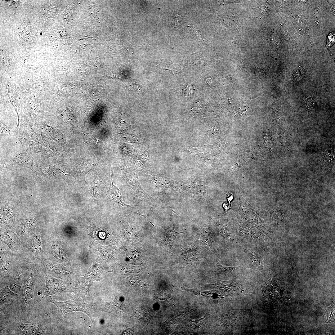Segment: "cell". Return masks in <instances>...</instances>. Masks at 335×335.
Here are the masks:
<instances>
[{
    "label": "cell",
    "mask_w": 335,
    "mask_h": 335,
    "mask_svg": "<svg viewBox=\"0 0 335 335\" xmlns=\"http://www.w3.org/2000/svg\"><path fill=\"white\" fill-rule=\"evenodd\" d=\"M37 279V271L34 269L24 281L20 295L22 306L24 308H29L32 304Z\"/></svg>",
    "instance_id": "1"
},
{
    "label": "cell",
    "mask_w": 335,
    "mask_h": 335,
    "mask_svg": "<svg viewBox=\"0 0 335 335\" xmlns=\"http://www.w3.org/2000/svg\"><path fill=\"white\" fill-rule=\"evenodd\" d=\"M235 279L228 281L213 279L217 281V282L209 284V286L212 288L218 289L222 292H226L230 296L242 294L241 286L235 280Z\"/></svg>",
    "instance_id": "2"
},
{
    "label": "cell",
    "mask_w": 335,
    "mask_h": 335,
    "mask_svg": "<svg viewBox=\"0 0 335 335\" xmlns=\"http://www.w3.org/2000/svg\"><path fill=\"white\" fill-rule=\"evenodd\" d=\"M46 284L44 292L42 297L37 302L47 296L59 293L65 292L68 286L61 281L57 280L46 275L45 276Z\"/></svg>",
    "instance_id": "3"
},
{
    "label": "cell",
    "mask_w": 335,
    "mask_h": 335,
    "mask_svg": "<svg viewBox=\"0 0 335 335\" xmlns=\"http://www.w3.org/2000/svg\"><path fill=\"white\" fill-rule=\"evenodd\" d=\"M47 301L56 305L58 308V314L59 315H63L68 312L76 311H85L80 307L79 304L72 300H68L65 302H58L51 299H49L47 300Z\"/></svg>",
    "instance_id": "4"
},
{
    "label": "cell",
    "mask_w": 335,
    "mask_h": 335,
    "mask_svg": "<svg viewBox=\"0 0 335 335\" xmlns=\"http://www.w3.org/2000/svg\"><path fill=\"white\" fill-rule=\"evenodd\" d=\"M245 261L250 268L261 273H263L264 263L261 257L252 249H248L246 252Z\"/></svg>",
    "instance_id": "5"
},
{
    "label": "cell",
    "mask_w": 335,
    "mask_h": 335,
    "mask_svg": "<svg viewBox=\"0 0 335 335\" xmlns=\"http://www.w3.org/2000/svg\"><path fill=\"white\" fill-rule=\"evenodd\" d=\"M19 295L11 290L8 286L0 290V311L5 313L8 307L17 300Z\"/></svg>",
    "instance_id": "6"
},
{
    "label": "cell",
    "mask_w": 335,
    "mask_h": 335,
    "mask_svg": "<svg viewBox=\"0 0 335 335\" xmlns=\"http://www.w3.org/2000/svg\"><path fill=\"white\" fill-rule=\"evenodd\" d=\"M19 328L25 335H43L46 334L43 328L37 324L23 323L20 324Z\"/></svg>",
    "instance_id": "7"
},
{
    "label": "cell",
    "mask_w": 335,
    "mask_h": 335,
    "mask_svg": "<svg viewBox=\"0 0 335 335\" xmlns=\"http://www.w3.org/2000/svg\"><path fill=\"white\" fill-rule=\"evenodd\" d=\"M181 288L185 291L190 292L193 294L199 296H202L206 297H209L213 299H220L224 298V297L219 293L218 291L213 290L208 291H201L195 289H189L181 287Z\"/></svg>",
    "instance_id": "8"
},
{
    "label": "cell",
    "mask_w": 335,
    "mask_h": 335,
    "mask_svg": "<svg viewBox=\"0 0 335 335\" xmlns=\"http://www.w3.org/2000/svg\"><path fill=\"white\" fill-rule=\"evenodd\" d=\"M111 199L116 201L123 207H127L128 206L125 204L122 200V195L118 189L113 184L112 176L110 187L106 194Z\"/></svg>",
    "instance_id": "9"
},
{
    "label": "cell",
    "mask_w": 335,
    "mask_h": 335,
    "mask_svg": "<svg viewBox=\"0 0 335 335\" xmlns=\"http://www.w3.org/2000/svg\"><path fill=\"white\" fill-rule=\"evenodd\" d=\"M23 278L22 271L19 270L14 279L9 285L8 287L11 290L15 293H18L21 288L24 281Z\"/></svg>",
    "instance_id": "10"
},
{
    "label": "cell",
    "mask_w": 335,
    "mask_h": 335,
    "mask_svg": "<svg viewBox=\"0 0 335 335\" xmlns=\"http://www.w3.org/2000/svg\"><path fill=\"white\" fill-rule=\"evenodd\" d=\"M216 265L218 274L224 275L233 274L238 271L240 269V266H227L221 265L218 260L216 261Z\"/></svg>",
    "instance_id": "11"
},
{
    "label": "cell",
    "mask_w": 335,
    "mask_h": 335,
    "mask_svg": "<svg viewBox=\"0 0 335 335\" xmlns=\"http://www.w3.org/2000/svg\"><path fill=\"white\" fill-rule=\"evenodd\" d=\"M208 315L209 311H208L203 317L191 320L190 322L193 323L191 324L192 330L194 331H198L203 328L207 322Z\"/></svg>",
    "instance_id": "12"
},
{
    "label": "cell",
    "mask_w": 335,
    "mask_h": 335,
    "mask_svg": "<svg viewBox=\"0 0 335 335\" xmlns=\"http://www.w3.org/2000/svg\"><path fill=\"white\" fill-rule=\"evenodd\" d=\"M193 308L191 306L181 309L178 311L176 315L170 321H171L172 323L176 324L181 321L185 316L191 313L193 310Z\"/></svg>",
    "instance_id": "13"
},
{
    "label": "cell",
    "mask_w": 335,
    "mask_h": 335,
    "mask_svg": "<svg viewBox=\"0 0 335 335\" xmlns=\"http://www.w3.org/2000/svg\"><path fill=\"white\" fill-rule=\"evenodd\" d=\"M164 230L165 231L166 237L163 241L168 245L170 244L172 242L176 239L178 234L183 233V232H176L175 230L174 226L172 227L166 228Z\"/></svg>",
    "instance_id": "14"
},
{
    "label": "cell",
    "mask_w": 335,
    "mask_h": 335,
    "mask_svg": "<svg viewBox=\"0 0 335 335\" xmlns=\"http://www.w3.org/2000/svg\"><path fill=\"white\" fill-rule=\"evenodd\" d=\"M231 17H227L221 18L219 20L224 25L231 30H233L236 28V23L234 20Z\"/></svg>",
    "instance_id": "15"
},
{
    "label": "cell",
    "mask_w": 335,
    "mask_h": 335,
    "mask_svg": "<svg viewBox=\"0 0 335 335\" xmlns=\"http://www.w3.org/2000/svg\"><path fill=\"white\" fill-rule=\"evenodd\" d=\"M187 29L189 32L198 39L203 44L205 43L203 35L199 30L190 26H188Z\"/></svg>",
    "instance_id": "16"
},
{
    "label": "cell",
    "mask_w": 335,
    "mask_h": 335,
    "mask_svg": "<svg viewBox=\"0 0 335 335\" xmlns=\"http://www.w3.org/2000/svg\"><path fill=\"white\" fill-rule=\"evenodd\" d=\"M186 65L183 64L176 65L171 67L168 70L171 71L175 75L178 74L181 71L182 69Z\"/></svg>",
    "instance_id": "17"
},
{
    "label": "cell",
    "mask_w": 335,
    "mask_h": 335,
    "mask_svg": "<svg viewBox=\"0 0 335 335\" xmlns=\"http://www.w3.org/2000/svg\"><path fill=\"white\" fill-rule=\"evenodd\" d=\"M295 18L297 24L305 31H307L308 29L305 21L297 16H295Z\"/></svg>",
    "instance_id": "18"
},
{
    "label": "cell",
    "mask_w": 335,
    "mask_h": 335,
    "mask_svg": "<svg viewBox=\"0 0 335 335\" xmlns=\"http://www.w3.org/2000/svg\"><path fill=\"white\" fill-rule=\"evenodd\" d=\"M190 64H194L197 66H202L207 65L206 60L203 58H200L195 59L191 61Z\"/></svg>",
    "instance_id": "19"
},
{
    "label": "cell",
    "mask_w": 335,
    "mask_h": 335,
    "mask_svg": "<svg viewBox=\"0 0 335 335\" xmlns=\"http://www.w3.org/2000/svg\"><path fill=\"white\" fill-rule=\"evenodd\" d=\"M321 12L320 9L318 7H316L313 11V14L315 22L319 24V21L320 19Z\"/></svg>",
    "instance_id": "20"
},
{
    "label": "cell",
    "mask_w": 335,
    "mask_h": 335,
    "mask_svg": "<svg viewBox=\"0 0 335 335\" xmlns=\"http://www.w3.org/2000/svg\"><path fill=\"white\" fill-rule=\"evenodd\" d=\"M335 35L333 33L330 34L328 37V41L326 45L327 48H329L335 42Z\"/></svg>",
    "instance_id": "21"
},
{
    "label": "cell",
    "mask_w": 335,
    "mask_h": 335,
    "mask_svg": "<svg viewBox=\"0 0 335 335\" xmlns=\"http://www.w3.org/2000/svg\"><path fill=\"white\" fill-rule=\"evenodd\" d=\"M312 100L313 99L310 98L307 100L306 99L305 101L304 102V105L307 109H309L312 107L313 105Z\"/></svg>",
    "instance_id": "22"
},
{
    "label": "cell",
    "mask_w": 335,
    "mask_h": 335,
    "mask_svg": "<svg viewBox=\"0 0 335 335\" xmlns=\"http://www.w3.org/2000/svg\"><path fill=\"white\" fill-rule=\"evenodd\" d=\"M181 17L179 16H176L175 18V27L179 28L181 24Z\"/></svg>",
    "instance_id": "23"
},
{
    "label": "cell",
    "mask_w": 335,
    "mask_h": 335,
    "mask_svg": "<svg viewBox=\"0 0 335 335\" xmlns=\"http://www.w3.org/2000/svg\"><path fill=\"white\" fill-rule=\"evenodd\" d=\"M223 208L226 211L231 208L230 203H228L226 202H225L223 203Z\"/></svg>",
    "instance_id": "24"
},
{
    "label": "cell",
    "mask_w": 335,
    "mask_h": 335,
    "mask_svg": "<svg viewBox=\"0 0 335 335\" xmlns=\"http://www.w3.org/2000/svg\"><path fill=\"white\" fill-rule=\"evenodd\" d=\"M233 198V196L232 194H230L227 196L228 201L230 203V202L232 200Z\"/></svg>",
    "instance_id": "25"
},
{
    "label": "cell",
    "mask_w": 335,
    "mask_h": 335,
    "mask_svg": "<svg viewBox=\"0 0 335 335\" xmlns=\"http://www.w3.org/2000/svg\"><path fill=\"white\" fill-rule=\"evenodd\" d=\"M331 11V13L332 14H334V7H332L330 8V11Z\"/></svg>",
    "instance_id": "26"
}]
</instances>
